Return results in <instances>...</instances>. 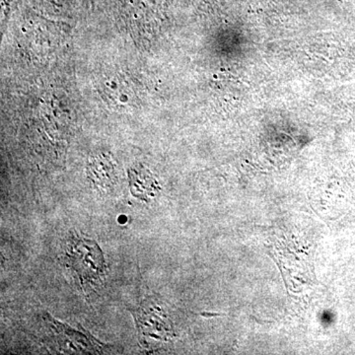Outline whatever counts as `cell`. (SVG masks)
<instances>
[{"label": "cell", "mask_w": 355, "mask_h": 355, "mask_svg": "<svg viewBox=\"0 0 355 355\" xmlns=\"http://www.w3.org/2000/svg\"><path fill=\"white\" fill-rule=\"evenodd\" d=\"M62 261L76 275L85 291L99 286L106 277L107 266L102 250L87 238L71 236L65 243Z\"/></svg>", "instance_id": "1"}, {"label": "cell", "mask_w": 355, "mask_h": 355, "mask_svg": "<svg viewBox=\"0 0 355 355\" xmlns=\"http://www.w3.org/2000/svg\"><path fill=\"white\" fill-rule=\"evenodd\" d=\"M44 323L49 328V334L53 336V343L58 349L64 352L76 354H98L105 350L102 343L97 342L93 336L83 331L72 330L69 326H64L55 321L50 315L43 316Z\"/></svg>", "instance_id": "2"}, {"label": "cell", "mask_w": 355, "mask_h": 355, "mask_svg": "<svg viewBox=\"0 0 355 355\" xmlns=\"http://www.w3.org/2000/svg\"><path fill=\"white\" fill-rule=\"evenodd\" d=\"M163 310L155 303H144L135 312V321L139 333L146 338L167 340L171 336V327Z\"/></svg>", "instance_id": "3"}, {"label": "cell", "mask_w": 355, "mask_h": 355, "mask_svg": "<svg viewBox=\"0 0 355 355\" xmlns=\"http://www.w3.org/2000/svg\"><path fill=\"white\" fill-rule=\"evenodd\" d=\"M130 184L133 196L146 200L155 197L158 184L155 179L146 169H132L130 172Z\"/></svg>", "instance_id": "4"}, {"label": "cell", "mask_w": 355, "mask_h": 355, "mask_svg": "<svg viewBox=\"0 0 355 355\" xmlns=\"http://www.w3.org/2000/svg\"><path fill=\"white\" fill-rule=\"evenodd\" d=\"M89 176L93 183L102 189H108L114 184L113 165L110 161L95 160L90 164Z\"/></svg>", "instance_id": "5"}, {"label": "cell", "mask_w": 355, "mask_h": 355, "mask_svg": "<svg viewBox=\"0 0 355 355\" xmlns=\"http://www.w3.org/2000/svg\"><path fill=\"white\" fill-rule=\"evenodd\" d=\"M123 216H120V218H119V221L121 222V223H125V220H127V219L125 218H123Z\"/></svg>", "instance_id": "6"}]
</instances>
